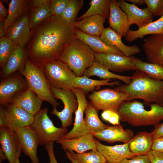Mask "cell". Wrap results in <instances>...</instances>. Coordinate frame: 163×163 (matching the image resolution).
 I'll return each mask as SVG.
<instances>
[{
	"mask_svg": "<svg viewBox=\"0 0 163 163\" xmlns=\"http://www.w3.org/2000/svg\"><path fill=\"white\" fill-rule=\"evenodd\" d=\"M32 29L26 51L28 58L42 69L57 60L75 38V28L60 17L53 15Z\"/></svg>",
	"mask_w": 163,
	"mask_h": 163,
	"instance_id": "6da1fadb",
	"label": "cell"
},
{
	"mask_svg": "<svg viewBox=\"0 0 163 163\" xmlns=\"http://www.w3.org/2000/svg\"><path fill=\"white\" fill-rule=\"evenodd\" d=\"M132 77L129 84L115 89L126 93L128 101L141 99L146 106L153 103L163 106V80L156 79L138 69Z\"/></svg>",
	"mask_w": 163,
	"mask_h": 163,
	"instance_id": "7a4b0ae2",
	"label": "cell"
},
{
	"mask_svg": "<svg viewBox=\"0 0 163 163\" xmlns=\"http://www.w3.org/2000/svg\"><path fill=\"white\" fill-rule=\"evenodd\" d=\"M150 108L149 110H145L143 104L136 100L126 101L117 113L121 121L133 126H155L163 120V106L152 103Z\"/></svg>",
	"mask_w": 163,
	"mask_h": 163,
	"instance_id": "3957f363",
	"label": "cell"
},
{
	"mask_svg": "<svg viewBox=\"0 0 163 163\" xmlns=\"http://www.w3.org/2000/svg\"><path fill=\"white\" fill-rule=\"evenodd\" d=\"M57 60L64 63L76 77L83 76L86 70L95 60L94 52L85 43L75 38L69 44Z\"/></svg>",
	"mask_w": 163,
	"mask_h": 163,
	"instance_id": "277c9868",
	"label": "cell"
},
{
	"mask_svg": "<svg viewBox=\"0 0 163 163\" xmlns=\"http://www.w3.org/2000/svg\"><path fill=\"white\" fill-rule=\"evenodd\" d=\"M20 72L25 79L28 89L34 92L43 101L50 104L53 108L57 107L59 104L52 93L42 68L28 58L23 69Z\"/></svg>",
	"mask_w": 163,
	"mask_h": 163,
	"instance_id": "5b68a950",
	"label": "cell"
},
{
	"mask_svg": "<svg viewBox=\"0 0 163 163\" xmlns=\"http://www.w3.org/2000/svg\"><path fill=\"white\" fill-rule=\"evenodd\" d=\"M43 69L50 86L65 90H72L76 77L68 66L59 60L46 63Z\"/></svg>",
	"mask_w": 163,
	"mask_h": 163,
	"instance_id": "8992f818",
	"label": "cell"
},
{
	"mask_svg": "<svg viewBox=\"0 0 163 163\" xmlns=\"http://www.w3.org/2000/svg\"><path fill=\"white\" fill-rule=\"evenodd\" d=\"M48 108L44 107L34 116L31 125L39 138L40 144L46 145L56 142L68 133L67 128L56 127L48 115Z\"/></svg>",
	"mask_w": 163,
	"mask_h": 163,
	"instance_id": "52a82bcc",
	"label": "cell"
},
{
	"mask_svg": "<svg viewBox=\"0 0 163 163\" xmlns=\"http://www.w3.org/2000/svg\"><path fill=\"white\" fill-rule=\"evenodd\" d=\"M88 98L90 103L98 110H109L117 113L122 103L128 101L126 93L110 88L94 91Z\"/></svg>",
	"mask_w": 163,
	"mask_h": 163,
	"instance_id": "ba28073f",
	"label": "cell"
},
{
	"mask_svg": "<svg viewBox=\"0 0 163 163\" xmlns=\"http://www.w3.org/2000/svg\"><path fill=\"white\" fill-rule=\"evenodd\" d=\"M50 88L54 97L60 100L64 105V108L61 111H59L56 108H53L51 113L60 119L62 127L67 128L72 124V114L78 108V102L76 96L72 90L66 91L50 86Z\"/></svg>",
	"mask_w": 163,
	"mask_h": 163,
	"instance_id": "9c48e42d",
	"label": "cell"
},
{
	"mask_svg": "<svg viewBox=\"0 0 163 163\" xmlns=\"http://www.w3.org/2000/svg\"><path fill=\"white\" fill-rule=\"evenodd\" d=\"M15 132L22 152L29 157L31 163H39L37 149L40 142L35 131L29 125L20 128Z\"/></svg>",
	"mask_w": 163,
	"mask_h": 163,
	"instance_id": "30bf717a",
	"label": "cell"
},
{
	"mask_svg": "<svg viewBox=\"0 0 163 163\" xmlns=\"http://www.w3.org/2000/svg\"><path fill=\"white\" fill-rule=\"evenodd\" d=\"M72 90L75 94L78 102V108L75 112V122L71 130L61 139L77 138L89 133L86 126L84 119V113L88 104L85 93L80 88H74Z\"/></svg>",
	"mask_w": 163,
	"mask_h": 163,
	"instance_id": "8fae6325",
	"label": "cell"
},
{
	"mask_svg": "<svg viewBox=\"0 0 163 163\" xmlns=\"http://www.w3.org/2000/svg\"><path fill=\"white\" fill-rule=\"evenodd\" d=\"M21 75L12 74L0 83V103L7 106L11 102L13 97L18 92L28 88L27 82Z\"/></svg>",
	"mask_w": 163,
	"mask_h": 163,
	"instance_id": "7c38bea8",
	"label": "cell"
},
{
	"mask_svg": "<svg viewBox=\"0 0 163 163\" xmlns=\"http://www.w3.org/2000/svg\"><path fill=\"white\" fill-rule=\"evenodd\" d=\"M95 60L109 71L120 72L135 70L133 60V56H126L94 52Z\"/></svg>",
	"mask_w": 163,
	"mask_h": 163,
	"instance_id": "4fadbf2b",
	"label": "cell"
},
{
	"mask_svg": "<svg viewBox=\"0 0 163 163\" xmlns=\"http://www.w3.org/2000/svg\"><path fill=\"white\" fill-rule=\"evenodd\" d=\"M1 149L9 163H15L22 152L14 132L7 127L0 128Z\"/></svg>",
	"mask_w": 163,
	"mask_h": 163,
	"instance_id": "5bb4252c",
	"label": "cell"
},
{
	"mask_svg": "<svg viewBox=\"0 0 163 163\" xmlns=\"http://www.w3.org/2000/svg\"><path fill=\"white\" fill-rule=\"evenodd\" d=\"M5 110L6 127L14 132L20 128L31 125L34 121V116L12 103L7 105Z\"/></svg>",
	"mask_w": 163,
	"mask_h": 163,
	"instance_id": "9a60e30c",
	"label": "cell"
},
{
	"mask_svg": "<svg viewBox=\"0 0 163 163\" xmlns=\"http://www.w3.org/2000/svg\"><path fill=\"white\" fill-rule=\"evenodd\" d=\"M117 2L126 14L130 26L135 24L140 29L152 22L153 15L147 7L141 9L135 5L128 3L124 0H119Z\"/></svg>",
	"mask_w": 163,
	"mask_h": 163,
	"instance_id": "2e32d148",
	"label": "cell"
},
{
	"mask_svg": "<svg viewBox=\"0 0 163 163\" xmlns=\"http://www.w3.org/2000/svg\"><path fill=\"white\" fill-rule=\"evenodd\" d=\"M29 19L27 14H24L6 30V37L16 46L23 48L28 43L30 37Z\"/></svg>",
	"mask_w": 163,
	"mask_h": 163,
	"instance_id": "e0dca14e",
	"label": "cell"
},
{
	"mask_svg": "<svg viewBox=\"0 0 163 163\" xmlns=\"http://www.w3.org/2000/svg\"><path fill=\"white\" fill-rule=\"evenodd\" d=\"M89 133L73 139H60L56 142L65 151L82 153L89 150H97L95 140Z\"/></svg>",
	"mask_w": 163,
	"mask_h": 163,
	"instance_id": "ac0fdd59",
	"label": "cell"
},
{
	"mask_svg": "<svg viewBox=\"0 0 163 163\" xmlns=\"http://www.w3.org/2000/svg\"><path fill=\"white\" fill-rule=\"evenodd\" d=\"M142 47L149 62L163 67V35H151L145 39Z\"/></svg>",
	"mask_w": 163,
	"mask_h": 163,
	"instance_id": "d6986e66",
	"label": "cell"
},
{
	"mask_svg": "<svg viewBox=\"0 0 163 163\" xmlns=\"http://www.w3.org/2000/svg\"><path fill=\"white\" fill-rule=\"evenodd\" d=\"M109 27L120 34L125 37L129 30L128 18L126 13L120 7L116 0H110L109 4Z\"/></svg>",
	"mask_w": 163,
	"mask_h": 163,
	"instance_id": "ffe728a7",
	"label": "cell"
},
{
	"mask_svg": "<svg viewBox=\"0 0 163 163\" xmlns=\"http://www.w3.org/2000/svg\"><path fill=\"white\" fill-rule=\"evenodd\" d=\"M43 101L34 92L27 88L15 95L11 103L20 106L34 116L41 110Z\"/></svg>",
	"mask_w": 163,
	"mask_h": 163,
	"instance_id": "44dd1931",
	"label": "cell"
},
{
	"mask_svg": "<svg viewBox=\"0 0 163 163\" xmlns=\"http://www.w3.org/2000/svg\"><path fill=\"white\" fill-rule=\"evenodd\" d=\"M97 150L111 163H120L126 158H132L135 155L130 152L128 143L114 146L105 145L95 140Z\"/></svg>",
	"mask_w": 163,
	"mask_h": 163,
	"instance_id": "7402d4cb",
	"label": "cell"
},
{
	"mask_svg": "<svg viewBox=\"0 0 163 163\" xmlns=\"http://www.w3.org/2000/svg\"><path fill=\"white\" fill-rule=\"evenodd\" d=\"M94 137L101 141L113 143L121 142L128 143L134 137L133 131L130 129H124L121 125L109 126L102 131L93 135Z\"/></svg>",
	"mask_w": 163,
	"mask_h": 163,
	"instance_id": "603a6c76",
	"label": "cell"
},
{
	"mask_svg": "<svg viewBox=\"0 0 163 163\" xmlns=\"http://www.w3.org/2000/svg\"><path fill=\"white\" fill-rule=\"evenodd\" d=\"M76 38L87 44L95 53L125 56L116 47L109 45L101 40L100 37L90 35L75 29Z\"/></svg>",
	"mask_w": 163,
	"mask_h": 163,
	"instance_id": "cb8c5ba5",
	"label": "cell"
},
{
	"mask_svg": "<svg viewBox=\"0 0 163 163\" xmlns=\"http://www.w3.org/2000/svg\"><path fill=\"white\" fill-rule=\"evenodd\" d=\"M100 37L104 42L116 47L126 56H132L140 51L136 45L128 46L125 44L122 41L120 35L110 27L104 28Z\"/></svg>",
	"mask_w": 163,
	"mask_h": 163,
	"instance_id": "d4e9b609",
	"label": "cell"
},
{
	"mask_svg": "<svg viewBox=\"0 0 163 163\" xmlns=\"http://www.w3.org/2000/svg\"><path fill=\"white\" fill-rule=\"evenodd\" d=\"M27 57V52L24 48L16 46L2 68L1 76L5 79L17 71L20 72L24 67Z\"/></svg>",
	"mask_w": 163,
	"mask_h": 163,
	"instance_id": "484cf974",
	"label": "cell"
},
{
	"mask_svg": "<svg viewBox=\"0 0 163 163\" xmlns=\"http://www.w3.org/2000/svg\"><path fill=\"white\" fill-rule=\"evenodd\" d=\"M105 19L99 15H93L79 21H76L74 27L87 34L100 37L105 28L104 24Z\"/></svg>",
	"mask_w": 163,
	"mask_h": 163,
	"instance_id": "4316f807",
	"label": "cell"
},
{
	"mask_svg": "<svg viewBox=\"0 0 163 163\" xmlns=\"http://www.w3.org/2000/svg\"><path fill=\"white\" fill-rule=\"evenodd\" d=\"M154 139L151 132H140L128 142L129 150L135 156L147 155L152 150Z\"/></svg>",
	"mask_w": 163,
	"mask_h": 163,
	"instance_id": "83f0119b",
	"label": "cell"
},
{
	"mask_svg": "<svg viewBox=\"0 0 163 163\" xmlns=\"http://www.w3.org/2000/svg\"><path fill=\"white\" fill-rule=\"evenodd\" d=\"M152 34L163 35V15L142 28L135 30H129L125 37L127 41L130 42L143 38L145 36Z\"/></svg>",
	"mask_w": 163,
	"mask_h": 163,
	"instance_id": "f1b7e54d",
	"label": "cell"
},
{
	"mask_svg": "<svg viewBox=\"0 0 163 163\" xmlns=\"http://www.w3.org/2000/svg\"><path fill=\"white\" fill-rule=\"evenodd\" d=\"M84 75L88 77L96 76L103 79H117L125 84H129L132 78V76L120 75L110 72L96 60L92 65L86 70Z\"/></svg>",
	"mask_w": 163,
	"mask_h": 163,
	"instance_id": "f546056e",
	"label": "cell"
},
{
	"mask_svg": "<svg viewBox=\"0 0 163 163\" xmlns=\"http://www.w3.org/2000/svg\"><path fill=\"white\" fill-rule=\"evenodd\" d=\"M97 109L90 103H88L85 110L84 119L86 126L89 133L93 135L103 130L109 126L100 120Z\"/></svg>",
	"mask_w": 163,
	"mask_h": 163,
	"instance_id": "4dcf8cb0",
	"label": "cell"
},
{
	"mask_svg": "<svg viewBox=\"0 0 163 163\" xmlns=\"http://www.w3.org/2000/svg\"><path fill=\"white\" fill-rule=\"evenodd\" d=\"M111 79H106L102 80L93 79L84 75L81 77H76L75 79L74 87L81 89L85 93L94 91L96 88L103 85L113 86L119 85V81L111 82Z\"/></svg>",
	"mask_w": 163,
	"mask_h": 163,
	"instance_id": "1f68e13d",
	"label": "cell"
},
{
	"mask_svg": "<svg viewBox=\"0 0 163 163\" xmlns=\"http://www.w3.org/2000/svg\"><path fill=\"white\" fill-rule=\"evenodd\" d=\"M110 0H92L89 2L90 7L83 15L77 18L79 21L93 15H99L105 19L109 18V4Z\"/></svg>",
	"mask_w": 163,
	"mask_h": 163,
	"instance_id": "d6a6232c",
	"label": "cell"
},
{
	"mask_svg": "<svg viewBox=\"0 0 163 163\" xmlns=\"http://www.w3.org/2000/svg\"><path fill=\"white\" fill-rule=\"evenodd\" d=\"M27 1L11 0L9 4L8 13L4 22V28L6 30L13 25L23 13L27 6Z\"/></svg>",
	"mask_w": 163,
	"mask_h": 163,
	"instance_id": "836d02e7",
	"label": "cell"
},
{
	"mask_svg": "<svg viewBox=\"0 0 163 163\" xmlns=\"http://www.w3.org/2000/svg\"><path fill=\"white\" fill-rule=\"evenodd\" d=\"M133 62L136 70L142 71L156 79L163 80V67L156 64L143 61L135 57Z\"/></svg>",
	"mask_w": 163,
	"mask_h": 163,
	"instance_id": "e575fe53",
	"label": "cell"
},
{
	"mask_svg": "<svg viewBox=\"0 0 163 163\" xmlns=\"http://www.w3.org/2000/svg\"><path fill=\"white\" fill-rule=\"evenodd\" d=\"M71 156L78 163H106L107 161L104 155L97 150L77 153L69 152Z\"/></svg>",
	"mask_w": 163,
	"mask_h": 163,
	"instance_id": "d590c367",
	"label": "cell"
},
{
	"mask_svg": "<svg viewBox=\"0 0 163 163\" xmlns=\"http://www.w3.org/2000/svg\"><path fill=\"white\" fill-rule=\"evenodd\" d=\"M52 16L50 3L40 7L33 9L29 19L30 28L36 27Z\"/></svg>",
	"mask_w": 163,
	"mask_h": 163,
	"instance_id": "8d00e7d4",
	"label": "cell"
},
{
	"mask_svg": "<svg viewBox=\"0 0 163 163\" xmlns=\"http://www.w3.org/2000/svg\"><path fill=\"white\" fill-rule=\"evenodd\" d=\"M84 5L83 0H70L63 14L60 17L66 22L74 27L78 12Z\"/></svg>",
	"mask_w": 163,
	"mask_h": 163,
	"instance_id": "74e56055",
	"label": "cell"
},
{
	"mask_svg": "<svg viewBox=\"0 0 163 163\" xmlns=\"http://www.w3.org/2000/svg\"><path fill=\"white\" fill-rule=\"evenodd\" d=\"M16 46L7 37L0 38V65L2 68L14 50Z\"/></svg>",
	"mask_w": 163,
	"mask_h": 163,
	"instance_id": "f35d334b",
	"label": "cell"
},
{
	"mask_svg": "<svg viewBox=\"0 0 163 163\" xmlns=\"http://www.w3.org/2000/svg\"><path fill=\"white\" fill-rule=\"evenodd\" d=\"M70 0H52L50 2V8L53 15L61 17Z\"/></svg>",
	"mask_w": 163,
	"mask_h": 163,
	"instance_id": "ab89813d",
	"label": "cell"
},
{
	"mask_svg": "<svg viewBox=\"0 0 163 163\" xmlns=\"http://www.w3.org/2000/svg\"><path fill=\"white\" fill-rule=\"evenodd\" d=\"M144 2L153 16L163 15V0H144Z\"/></svg>",
	"mask_w": 163,
	"mask_h": 163,
	"instance_id": "60d3db41",
	"label": "cell"
},
{
	"mask_svg": "<svg viewBox=\"0 0 163 163\" xmlns=\"http://www.w3.org/2000/svg\"><path fill=\"white\" fill-rule=\"evenodd\" d=\"M120 163H151L146 155H135L132 159L126 158Z\"/></svg>",
	"mask_w": 163,
	"mask_h": 163,
	"instance_id": "b9f144b4",
	"label": "cell"
},
{
	"mask_svg": "<svg viewBox=\"0 0 163 163\" xmlns=\"http://www.w3.org/2000/svg\"><path fill=\"white\" fill-rule=\"evenodd\" d=\"M146 155L151 163H163V153L151 150Z\"/></svg>",
	"mask_w": 163,
	"mask_h": 163,
	"instance_id": "7bdbcfd3",
	"label": "cell"
},
{
	"mask_svg": "<svg viewBox=\"0 0 163 163\" xmlns=\"http://www.w3.org/2000/svg\"><path fill=\"white\" fill-rule=\"evenodd\" d=\"M45 148L48 154L49 163H58L55 157L53 150V143L51 142L45 145Z\"/></svg>",
	"mask_w": 163,
	"mask_h": 163,
	"instance_id": "ee69618b",
	"label": "cell"
},
{
	"mask_svg": "<svg viewBox=\"0 0 163 163\" xmlns=\"http://www.w3.org/2000/svg\"><path fill=\"white\" fill-rule=\"evenodd\" d=\"M151 149L163 153V136L154 139Z\"/></svg>",
	"mask_w": 163,
	"mask_h": 163,
	"instance_id": "f6af8a7d",
	"label": "cell"
},
{
	"mask_svg": "<svg viewBox=\"0 0 163 163\" xmlns=\"http://www.w3.org/2000/svg\"><path fill=\"white\" fill-rule=\"evenodd\" d=\"M154 139L163 136V122L155 126V128L151 132Z\"/></svg>",
	"mask_w": 163,
	"mask_h": 163,
	"instance_id": "bcb514c9",
	"label": "cell"
},
{
	"mask_svg": "<svg viewBox=\"0 0 163 163\" xmlns=\"http://www.w3.org/2000/svg\"><path fill=\"white\" fill-rule=\"evenodd\" d=\"M8 11L5 8L2 1H0V21L4 22L8 15Z\"/></svg>",
	"mask_w": 163,
	"mask_h": 163,
	"instance_id": "7dc6e473",
	"label": "cell"
},
{
	"mask_svg": "<svg viewBox=\"0 0 163 163\" xmlns=\"http://www.w3.org/2000/svg\"><path fill=\"white\" fill-rule=\"evenodd\" d=\"M7 118L5 110L2 106L0 107V128L6 127Z\"/></svg>",
	"mask_w": 163,
	"mask_h": 163,
	"instance_id": "c3c4849f",
	"label": "cell"
},
{
	"mask_svg": "<svg viewBox=\"0 0 163 163\" xmlns=\"http://www.w3.org/2000/svg\"><path fill=\"white\" fill-rule=\"evenodd\" d=\"M50 1L49 0H33L31 1V3L32 8L34 9L49 3Z\"/></svg>",
	"mask_w": 163,
	"mask_h": 163,
	"instance_id": "681fc988",
	"label": "cell"
},
{
	"mask_svg": "<svg viewBox=\"0 0 163 163\" xmlns=\"http://www.w3.org/2000/svg\"><path fill=\"white\" fill-rule=\"evenodd\" d=\"M120 117L118 113L113 112L108 122L114 125H119L120 124Z\"/></svg>",
	"mask_w": 163,
	"mask_h": 163,
	"instance_id": "f907efd6",
	"label": "cell"
},
{
	"mask_svg": "<svg viewBox=\"0 0 163 163\" xmlns=\"http://www.w3.org/2000/svg\"><path fill=\"white\" fill-rule=\"evenodd\" d=\"M113 112V111L109 110H104L101 115V117L104 120L108 121Z\"/></svg>",
	"mask_w": 163,
	"mask_h": 163,
	"instance_id": "816d5d0a",
	"label": "cell"
},
{
	"mask_svg": "<svg viewBox=\"0 0 163 163\" xmlns=\"http://www.w3.org/2000/svg\"><path fill=\"white\" fill-rule=\"evenodd\" d=\"M6 34V30L4 28V22H0V37L4 36Z\"/></svg>",
	"mask_w": 163,
	"mask_h": 163,
	"instance_id": "f5cc1de1",
	"label": "cell"
},
{
	"mask_svg": "<svg viewBox=\"0 0 163 163\" xmlns=\"http://www.w3.org/2000/svg\"><path fill=\"white\" fill-rule=\"evenodd\" d=\"M126 1L135 5H142L144 3V0H127Z\"/></svg>",
	"mask_w": 163,
	"mask_h": 163,
	"instance_id": "db71d44e",
	"label": "cell"
},
{
	"mask_svg": "<svg viewBox=\"0 0 163 163\" xmlns=\"http://www.w3.org/2000/svg\"><path fill=\"white\" fill-rule=\"evenodd\" d=\"M7 159V158L5 153L2 150L0 149V163L4 160Z\"/></svg>",
	"mask_w": 163,
	"mask_h": 163,
	"instance_id": "11a10c76",
	"label": "cell"
},
{
	"mask_svg": "<svg viewBox=\"0 0 163 163\" xmlns=\"http://www.w3.org/2000/svg\"><path fill=\"white\" fill-rule=\"evenodd\" d=\"M65 152L67 157L72 163H78L71 156L68 151H65Z\"/></svg>",
	"mask_w": 163,
	"mask_h": 163,
	"instance_id": "9f6ffc18",
	"label": "cell"
},
{
	"mask_svg": "<svg viewBox=\"0 0 163 163\" xmlns=\"http://www.w3.org/2000/svg\"><path fill=\"white\" fill-rule=\"evenodd\" d=\"M15 163H20L19 159Z\"/></svg>",
	"mask_w": 163,
	"mask_h": 163,
	"instance_id": "6f0895ef",
	"label": "cell"
},
{
	"mask_svg": "<svg viewBox=\"0 0 163 163\" xmlns=\"http://www.w3.org/2000/svg\"><path fill=\"white\" fill-rule=\"evenodd\" d=\"M106 163H110L109 162H107Z\"/></svg>",
	"mask_w": 163,
	"mask_h": 163,
	"instance_id": "680465c9",
	"label": "cell"
}]
</instances>
